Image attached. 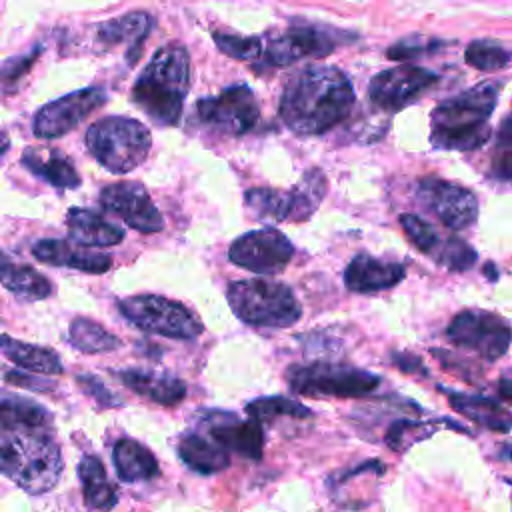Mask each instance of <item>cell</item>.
I'll return each instance as SVG.
<instances>
[{
    "instance_id": "cell-30",
    "label": "cell",
    "mask_w": 512,
    "mask_h": 512,
    "mask_svg": "<svg viewBox=\"0 0 512 512\" xmlns=\"http://www.w3.org/2000/svg\"><path fill=\"white\" fill-rule=\"evenodd\" d=\"M446 398L458 414L480 424L482 428H488L492 432H508L512 428V414L496 400L452 390H446Z\"/></svg>"
},
{
    "instance_id": "cell-35",
    "label": "cell",
    "mask_w": 512,
    "mask_h": 512,
    "mask_svg": "<svg viewBox=\"0 0 512 512\" xmlns=\"http://www.w3.org/2000/svg\"><path fill=\"white\" fill-rule=\"evenodd\" d=\"M490 172L498 180L512 182V110L498 128L496 146L490 160Z\"/></svg>"
},
{
    "instance_id": "cell-27",
    "label": "cell",
    "mask_w": 512,
    "mask_h": 512,
    "mask_svg": "<svg viewBox=\"0 0 512 512\" xmlns=\"http://www.w3.org/2000/svg\"><path fill=\"white\" fill-rule=\"evenodd\" d=\"M112 462L122 482H148L158 476L160 466L156 456L138 440L120 438L112 450Z\"/></svg>"
},
{
    "instance_id": "cell-6",
    "label": "cell",
    "mask_w": 512,
    "mask_h": 512,
    "mask_svg": "<svg viewBox=\"0 0 512 512\" xmlns=\"http://www.w3.org/2000/svg\"><path fill=\"white\" fill-rule=\"evenodd\" d=\"M84 140L98 164L114 174H126L140 166L152 146L148 128L126 116H104L92 122Z\"/></svg>"
},
{
    "instance_id": "cell-10",
    "label": "cell",
    "mask_w": 512,
    "mask_h": 512,
    "mask_svg": "<svg viewBox=\"0 0 512 512\" xmlns=\"http://www.w3.org/2000/svg\"><path fill=\"white\" fill-rule=\"evenodd\" d=\"M340 40H344L340 30H330L314 24L290 26L266 38L258 62H262V66L278 68L306 58H322L330 54L340 44Z\"/></svg>"
},
{
    "instance_id": "cell-40",
    "label": "cell",
    "mask_w": 512,
    "mask_h": 512,
    "mask_svg": "<svg viewBox=\"0 0 512 512\" xmlns=\"http://www.w3.org/2000/svg\"><path fill=\"white\" fill-rule=\"evenodd\" d=\"M434 432V428H430L428 424L422 422H412V420H398L394 422L388 432H386V444L394 450V452H404L408 450L414 442H420L424 438H428Z\"/></svg>"
},
{
    "instance_id": "cell-21",
    "label": "cell",
    "mask_w": 512,
    "mask_h": 512,
    "mask_svg": "<svg viewBox=\"0 0 512 512\" xmlns=\"http://www.w3.org/2000/svg\"><path fill=\"white\" fill-rule=\"evenodd\" d=\"M404 278V266L398 262L378 260L368 254H358L344 270V284L352 292H378L396 286Z\"/></svg>"
},
{
    "instance_id": "cell-8",
    "label": "cell",
    "mask_w": 512,
    "mask_h": 512,
    "mask_svg": "<svg viewBox=\"0 0 512 512\" xmlns=\"http://www.w3.org/2000/svg\"><path fill=\"white\" fill-rule=\"evenodd\" d=\"M120 314L136 328L176 340H194L204 332L200 318L182 302L158 294H138L118 300Z\"/></svg>"
},
{
    "instance_id": "cell-25",
    "label": "cell",
    "mask_w": 512,
    "mask_h": 512,
    "mask_svg": "<svg viewBox=\"0 0 512 512\" xmlns=\"http://www.w3.org/2000/svg\"><path fill=\"white\" fill-rule=\"evenodd\" d=\"M0 286L26 302L44 300L52 294V282L36 268L16 262L0 248Z\"/></svg>"
},
{
    "instance_id": "cell-41",
    "label": "cell",
    "mask_w": 512,
    "mask_h": 512,
    "mask_svg": "<svg viewBox=\"0 0 512 512\" xmlns=\"http://www.w3.org/2000/svg\"><path fill=\"white\" fill-rule=\"evenodd\" d=\"M78 386L82 388L84 394H88L98 406L102 408H116L122 404V398H118L100 378H96L94 374H78L76 376Z\"/></svg>"
},
{
    "instance_id": "cell-13",
    "label": "cell",
    "mask_w": 512,
    "mask_h": 512,
    "mask_svg": "<svg viewBox=\"0 0 512 512\" xmlns=\"http://www.w3.org/2000/svg\"><path fill=\"white\" fill-rule=\"evenodd\" d=\"M106 102L108 96L98 86L80 88L64 94L62 98H56L36 110L32 120V132L36 138L42 140L60 138L80 126L94 110H98Z\"/></svg>"
},
{
    "instance_id": "cell-2",
    "label": "cell",
    "mask_w": 512,
    "mask_h": 512,
    "mask_svg": "<svg viewBox=\"0 0 512 512\" xmlns=\"http://www.w3.org/2000/svg\"><path fill=\"white\" fill-rule=\"evenodd\" d=\"M190 88V54L172 42L156 50L132 86V102L158 126L180 120Z\"/></svg>"
},
{
    "instance_id": "cell-12",
    "label": "cell",
    "mask_w": 512,
    "mask_h": 512,
    "mask_svg": "<svg viewBox=\"0 0 512 512\" xmlns=\"http://www.w3.org/2000/svg\"><path fill=\"white\" fill-rule=\"evenodd\" d=\"M196 116L214 130L240 136L256 126L260 106L248 84H234L216 96L200 98L196 102Z\"/></svg>"
},
{
    "instance_id": "cell-11",
    "label": "cell",
    "mask_w": 512,
    "mask_h": 512,
    "mask_svg": "<svg viewBox=\"0 0 512 512\" xmlns=\"http://www.w3.org/2000/svg\"><path fill=\"white\" fill-rule=\"evenodd\" d=\"M446 338L454 346L472 350L480 358L494 362L510 348L512 328L492 312L464 310L448 324Z\"/></svg>"
},
{
    "instance_id": "cell-23",
    "label": "cell",
    "mask_w": 512,
    "mask_h": 512,
    "mask_svg": "<svg viewBox=\"0 0 512 512\" xmlns=\"http://www.w3.org/2000/svg\"><path fill=\"white\" fill-rule=\"evenodd\" d=\"M116 376L120 378V382L126 388H130L138 396L148 398V400H152L156 404H162V406H176L186 396L184 380H180L172 374H160V372L130 368V370L116 372Z\"/></svg>"
},
{
    "instance_id": "cell-17",
    "label": "cell",
    "mask_w": 512,
    "mask_h": 512,
    "mask_svg": "<svg viewBox=\"0 0 512 512\" xmlns=\"http://www.w3.org/2000/svg\"><path fill=\"white\" fill-rule=\"evenodd\" d=\"M420 204L452 230L466 228L478 218V200L468 190L440 178H422L416 188Z\"/></svg>"
},
{
    "instance_id": "cell-45",
    "label": "cell",
    "mask_w": 512,
    "mask_h": 512,
    "mask_svg": "<svg viewBox=\"0 0 512 512\" xmlns=\"http://www.w3.org/2000/svg\"><path fill=\"white\" fill-rule=\"evenodd\" d=\"M8 150H10V136H8V132L0 130V160H2V156H4Z\"/></svg>"
},
{
    "instance_id": "cell-26",
    "label": "cell",
    "mask_w": 512,
    "mask_h": 512,
    "mask_svg": "<svg viewBox=\"0 0 512 512\" xmlns=\"http://www.w3.org/2000/svg\"><path fill=\"white\" fill-rule=\"evenodd\" d=\"M52 414L42 404L16 394H0V432H48Z\"/></svg>"
},
{
    "instance_id": "cell-9",
    "label": "cell",
    "mask_w": 512,
    "mask_h": 512,
    "mask_svg": "<svg viewBox=\"0 0 512 512\" xmlns=\"http://www.w3.org/2000/svg\"><path fill=\"white\" fill-rule=\"evenodd\" d=\"M286 380L296 394L334 398L366 396L380 384V378L368 370L334 362L290 366L286 372Z\"/></svg>"
},
{
    "instance_id": "cell-19",
    "label": "cell",
    "mask_w": 512,
    "mask_h": 512,
    "mask_svg": "<svg viewBox=\"0 0 512 512\" xmlns=\"http://www.w3.org/2000/svg\"><path fill=\"white\" fill-rule=\"evenodd\" d=\"M32 256L42 264L64 266L82 270L88 274H104L112 268V256L106 252H96L84 248L76 242H68L62 238H44L32 244Z\"/></svg>"
},
{
    "instance_id": "cell-34",
    "label": "cell",
    "mask_w": 512,
    "mask_h": 512,
    "mask_svg": "<svg viewBox=\"0 0 512 512\" xmlns=\"http://www.w3.org/2000/svg\"><path fill=\"white\" fill-rule=\"evenodd\" d=\"M466 62L482 72L504 68L512 60V50L504 48L496 40H474L466 48Z\"/></svg>"
},
{
    "instance_id": "cell-43",
    "label": "cell",
    "mask_w": 512,
    "mask_h": 512,
    "mask_svg": "<svg viewBox=\"0 0 512 512\" xmlns=\"http://www.w3.org/2000/svg\"><path fill=\"white\" fill-rule=\"evenodd\" d=\"M6 382L14 384V386H22L28 390H36V392H46L52 388V382L40 376H32L26 370H10L6 376Z\"/></svg>"
},
{
    "instance_id": "cell-7",
    "label": "cell",
    "mask_w": 512,
    "mask_h": 512,
    "mask_svg": "<svg viewBox=\"0 0 512 512\" xmlns=\"http://www.w3.org/2000/svg\"><path fill=\"white\" fill-rule=\"evenodd\" d=\"M326 188L328 184L322 170L312 168L304 172L300 182L290 190L250 188L244 194V202L258 220L304 222L322 202Z\"/></svg>"
},
{
    "instance_id": "cell-37",
    "label": "cell",
    "mask_w": 512,
    "mask_h": 512,
    "mask_svg": "<svg viewBox=\"0 0 512 512\" xmlns=\"http://www.w3.org/2000/svg\"><path fill=\"white\" fill-rule=\"evenodd\" d=\"M42 52H44V46L38 44V46H34V48L28 50V52H22V54H18V56H12V58L4 60L2 66H0V90H2L4 94L14 92V90L18 88L20 80L30 72V68L34 66L36 58H38Z\"/></svg>"
},
{
    "instance_id": "cell-22",
    "label": "cell",
    "mask_w": 512,
    "mask_h": 512,
    "mask_svg": "<svg viewBox=\"0 0 512 512\" xmlns=\"http://www.w3.org/2000/svg\"><path fill=\"white\" fill-rule=\"evenodd\" d=\"M22 166L56 190H74L82 184L72 160L54 148H26L22 152Z\"/></svg>"
},
{
    "instance_id": "cell-14",
    "label": "cell",
    "mask_w": 512,
    "mask_h": 512,
    "mask_svg": "<svg viewBox=\"0 0 512 512\" xmlns=\"http://www.w3.org/2000/svg\"><path fill=\"white\" fill-rule=\"evenodd\" d=\"M294 246L278 228H260L238 236L230 248L232 264L254 274H278L292 260Z\"/></svg>"
},
{
    "instance_id": "cell-36",
    "label": "cell",
    "mask_w": 512,
    "mask_h": 512,
    "mask_svg": "<svg viewBox=\"0 0 512 512\" xmlns=\"http://www.w3.org/2000/svg\"><path fill=\"white\" fill-rule=\"evenodd\" d=\"M212 38L218 50L234 60H260L264 44L260 36H240V34H226V32H212Z\"/></svg>"
},
{
    "instance_id": "cell-33",
    "label": "cell",
    "mask_w": 512,
    "mask_h": 512,
    "mask_svg": "<svg viewBox=\"0 0 512 512\" xmlns=\"http://www.w3.org/2000/svg\"><path fill=\"white\" fill-rule=\"evenodd\" d=\"M246 414L264 424V422H272L280 416H290V418H310L312 410L306 408L304 404L286 398V396H264V398H256L252 402L246 404Z\"/></svg>"
},
{
    "instance_id": "cell-44",
    "label": "cell",
    "mask_w": 512,
    "mask_h": 512,
    "mask_svg": "<svg viewBox=\"0 0 512 512\" xmlns=\"http://www.w3.org/2000/svg\"><path fill=\"white\" fill-rule=\"evenodd\" d=\"M498 396H500L502 400L512 402V376H504V378L498 382Z\"/></svg>"
},
{
    "instance_id": "cell-4",
    "label": "cell",
    "mask_w": 512,
    "mask_h": 512,
    "mask_svg": "<svg viewBox=\"0 0 512 512\" xmlns=\"http://www.w3.org/2000/svg\"><path fill=\"white\" fill-rule=\"evenodd\" d=\"M62 466L50 432H0V474L28 494L48 492L60 480Z\"/></svg>"
},
{
    "instance_id": "cell-15",
    "label": "cell",
    "mask_w": 512,
    "mask_h": 512,
    "mask_svg": "<svg viewBox=\"0 0 512 512\" xmlns=\"http://www.w3.org/2000/svg\"><path fill=\"white\" fill-rule=\"evenodd\" d=\"M438 76L416 64H398L388 70L378 72L368 86L370 102L386 112H396L416 98H420L428 88L436 84Z\"/></svg>"
},
{
    "instance_id": "cell-42",
    "label": "cell",
    "mask_w": 512,
    "mask_h": 512,
    "mask_svg": "<svg viewBox=\"0 0 512 512\" xmlns=\"http://www.w3.org/2000/svg\"><path fill=\"white\" fill-rule=\"evenodd\" d=\"M434 42L430 40H424L422 36H410V38H404L400 40L398 44H394L390 50H388V58L390 60H400V62H408V60H414L416 56L428 52L432 48Z\"/></svg>"
},
{
    "instance_id": "cell-28",
    "label": "cell",
    "mask_w": 512,
    "mask_h": 512,
    "mask_svg": "<svg viewBox=\"0 0 512 512\" xmlns=\"http://www.w3.org/2000/svg\"><path fill=\"white\" fill-rule=\"evenodd\" d=\"M0 352L26 372H36L46 376H56L64 372V364L52 348L22 342L8 334L0 336Z\"/></svg>"
},
{
    "instance_id": "cell-24",
    "label": "cell",
    "mask_w": 512,
    "mask_h": 512,
    "mask_svg": "<svg viewBox=\"0 0 512 512\" xmlns=\"http://www.w3.org/2000/svg\"><path fill=\"white\" fill-rule=\"evenodd\" d=\"M66 228L72 242L84 248L116 246L124 240V230L120 226L108 222L98 212H92L86 208H70L66 212Z\"/></svg>"
},
{
    "instance_id": "cell-20",
    "label": "cell",
    "mask_w": 512,
    "mask_h": 512,
    "mask_svg": "<svg viewBox=\"0 0 512 512\" xmlns=\"http://www.w3.org/2000/svg\"><path fill=\"white\" fill-rule=\"evenodd\" d=\"M154 26V18L148 12H128L124 16H116L94 26V38L100 46L114 48L124 46L128 64H134L140 58L142 44L148 38Z\"/></svg>"
},
{
    "instance_id": "cell-38",
    "label": "cell",
    "mask_w": 512,
    "mask_h": 512,
    "mask_svg": "<svg viewBox=\"0 0 512 512\" xmlns=\"http://www.w3.org/2000/svg\"><path fill=\"white\" fill-rule=\"evenodd\" d=\"M436 262L448 270H458L464 272L474 266L476 262V252L470 244H466L460 238H448L446 242H440L436 254Z\"/></svg>"
},
{
    "instance_id": "cell-29",
    "label": "cell",
    "mask_w": 512,
    "mask_h": 512,
    "mask_svg": "<svg viewBox=\"0 0 512 512\" xmlns=\"http://www.w3.org/2000/svg\"><path fill=\"white\" fill-rule=\"evenodd\" d=\"M180 460L194 472L216 474L230 464L228 452L216 444L212 438L202 436L200 432H186L178 440Z\"/></svg>"
},
{
    "instance_id": "cell-31",
    "label": "cell",
    "mask_w": 512,
    "mask_h": 512,
    "mask_svg": "<svg viewBox=\"0 0 512 512\" xmlns=\"http://www.w3.org/2000/svg\"><path fill=\"white\" fill-rule=\"evenodd\" d=\"M78 478L82 482L84 502L100 512L114 508L118 494L106 476V468L98 456L86 454L78 464Z\"/></svg>"
},
{
    "instance_id": "cell-5",
    "label": "cell",
    "mask_w": 512,
    "mask_h": 512,
    "mask_svg": "<svg viewBox=\"0 0 512 512\" xmlns=\"http://www.w3.org/2000/svg\"><path fill=\"white\" fill-rule=\"evenodd\" d=\"M226 298L238 320L258 328H288L302 316L300 302L282 282L236 280L228 284Z\"/></svg>"
},
{
    "instance_id": "cell-18",
    "label": "cell",
    "mask_w": 512,
    "mask_h": 512,
    "mask_svg": "<svg viewBox=\"0 0 512 512\" xmlns=\"http://www.w3.org/2000/svg\"><path fill=\"white\" fill-rule=\"evenodd\" d=\"M202 422L208 426V436L226 452H236L242 458L250 460L262 458L264 430L260 422L252 418L240 420L234 414L220 410L204 412Z\"/></svg>"
},
{
    "instance_id": "cell-1",
    "label": "cell",
    "mask_w": 512,
    "mask_h": 512,
    "mask_svg": "<svg viewBox=\"0 0 512 512\" xmlns=\"http://www.w3.org/2000/svg\"><path fill=\"white\" fill-rule=\"evenodd\" d=\"M354 100V88L342 70L314 64L286 82L278 112L290 132L316 136L340 124L350 114Z\"/></svg>"
},
{
    "instance_id": "cell-16",
    "label": "cell",
    "mask_w": 512,
    "mask_h": 512,
    "mask_svg": "<svg viewBox=\"0 0 512 512\" xmlns=\"http://www.w3.org/2000/svg\"><path fill=\"white\" fill-rule=\"evenodd\" d=\"M100 206L122 218V222L142 234L160 232L164 218L152 202L148 190L134 180H120L100 190Z\"/></svg>"
},
{
    "instance_id": "cell-3",
    "label": "cell",
    "mask_w": 512,
    "mask_h": 512,
    "mask_svg": "<svg viewBox=\"0 0 512 512\" xmlns=\"http://www.w3.org/2000/svg\"><path fill=\"white\" fill-rule=\"evenodd\" d=\"M498 102V88L492 82L476 84L444 102L432 116L430 140L442 150H474L490 138V114Z\"/></svg>"
},
{
    "instance_id": "cell-39",
    "label": "cell",
    "mask_w": 512,
    "mask_h": 512,
    "mask_svg": "<svg viewBox=\"0 0 512 512\" xmlns=\"http://www.w3.org/2000/svg\"><path fill=\"white\" fill-rule=\"evenodd\" d=\"M400 226L404 230V234L408 236V240L424 254L434 256L438 246H440V238L436 234V230L424 222L422 218L414 216V214H402L400 216Z\"/></svg>"
},
{
    "instance_id": "cell-46",
    "label": "cell",
    "mask_w": 512,
    "mask_h": 512,
    "mask_svg": "<svg viewBox=\"0 0 512 512\" xmlns=\"http://www.w3.org/2000/svg\"><path fill=\"white\" fill-rule=\"evenodd\" d=\"M500 458H504V460L512 462V442H508V444H504V446H502V450H500Z\"/></svg>"
},
{
    "instance_id": "cell-32",
    "label": "cell",
    "mask_w": 512,
    "mask_h": 512,
    "mask_svg": "<svg viewBox=\"0 0 512 512\" xmlns=\"http://www.w3.org/2000/svg\"><path fill=\"white\" fill-rule=\"evenodd\" d=\"M68 334L72 348L84 354H106L122 346L120 338L90 318H74L70 322Z\"/></svg>"
}]
</instances>
